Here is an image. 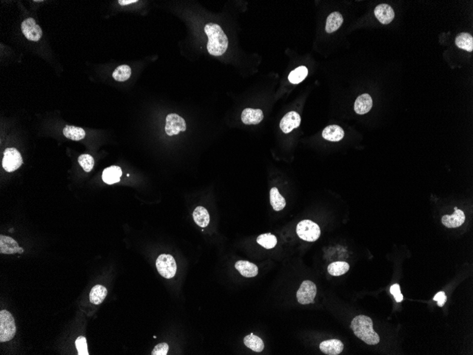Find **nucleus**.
<instances>
[{
    "mask_svg": "<svg viewBox=\"0 0 473 355\" xmlns=\"http://www.w3.org/2000/svg\"><path fill=\"white\" fill-rule=\"evenodd\" d=\"M204 32L208 38L207 50L214 56H220L226 52L228 48V38L220 26L213 23L206 24Z\"/></svg>",
    "mask_w": 473,
    "mask_h": 355,
    "instance_id": "obj_1",
    "label": "nucleus"
},
{
    "mask_svg": "<svg viewBox=\"0 0 473 355\" xmlns=\"http://www.w3.org/2000/svg\"><path fill=\"white\" fill-rule=\"evenodd\" d=\"M351 328L356 337L368 345H375L380 342V337L373 330L372 319L369 316H356L351 323Z\"/></svg>",
    "mask_w": 473,
    "mask_h": 355,
    "instance_id": "obj_2",
    "label": "nucleus"
},
{
    "mask_svg": "<svg viewBox=\"0 0 473 355\" xmlns=\"http://www.w3.org/2000/svg\"><path fill=\"white\" fill-rule=\"evenodd\" d=\"M16 333L15 319L7 310H2L0 312V342L10 341L15 337Z\"/></svg>",
    "mask_w": 473,
    "mask_h": 355,
    "instance_id": "obj_3",
    "label": "nucleus"
},
{
    "mask_svg": "<svg viewBox=\"0 0 473 355\" xmlns=\"http://www.w3.org/2000/svg\"><path fill=\"white\" fill-rule=\"evenodd\" d=\"M296 233L300 238L307 242L316 241L321 235L319 225L310 220H304L298 223Z\"/></svg>",
    "mask_w": 473,
    "mask_h": 355,
    "instance_id": "obj_4",
    "label": "nucleus"
},
{
    "mask_svg": "<svg viewBox=\"0 0 473 355\" xmlns=\"http://www.w3.org/2000/svg\"><path fill=\"white\" fill-rule=\"evenodd\" d=\"M156 267L160 275L166 279H171L177 272L175 260L170 254H160L156 261Z\"/></svg>",
    "mask_w": 473,
    "mask_h": 355,
    "instance_id": "obj_5",
    "label": "nucleus"
},
{
    "mask_svg": "<svg viewBox=\"0 0 473 355\" xmlns=\"http://www.w3.org/2000/svg\"><path fill=\"white\" fill-rule=\"evenodd\" d=\"M22 164V157L16 148H7L4 151L2 166L7 172H14Z\"/></svg>",
    "mask_w": 473,
    "mask_h": 355,
    "instance_id": "obj_6",
    "label": "nucleus"
},
{
    "mask_svg": "<svg viewBox=\"0 0 473 355\" xmlns=\"http://www.w3.org/2000/svg\"><path fill=\"white\" fill-rule=\"evenodd\" d=\"M317 294L316 285L311 281L305 280L301 284L296 297L298 303L302 305L314 303V299Z\"/></svg>",
    "mask_w": 473,
    "mask_h": 355,
    "instance_id": "obj_7",
    "label": "nucleus"
},
{
    "mask_svg": "<svg viewBox=\"0 0 473 355\" xmlns=\"http://www.w3.org/2000/svg\"><path fill=\"white\" fill-rule=\"evenodd\" d=\"M186 130V121L182 117L176 114H170L167 116L165 131L168 135L172 136Z\"/></svg>",
    "mask_w": 473,
    "mask_h": 355,
    "instance_id": "obj_8",
    "label": "nucleus"
},
{
    "mask_svg": "<svg viewBox=\"0 0 473 355\" xmlns=\"http://www.w3.org/2000/svg\"><path fill=\"white\" fill-rule=\"evenodd\" d=\"M21 31L28 40L34 42L39 41L42 36V29L35 23L33 18H29L23 21Z\"/></svg>",
    "mask_w": 473,
    "mask_h": 355,
    "instance_id": "obj_9",
    "label": "nucleus"
},
{
    "mask_svg": "<svg viewBox=\"0 0 473 355\" xmlns=\"http://www.w3.org/2000/svg\"><path fill=\"white\" fill-rule=\"evenodd\" d=\"M301 116L296 112H290L284 116L280 122V128L283 132L288 134L293 129L299 127L301 124Z\"/></svg>",
    "mask_w": 473,
    "mask_h": 355,
    "instance_id": "obj_10",
    "label": "nucleus"
},
{
    "mask_svg": "<svg viewBox=\"0 0 473 355\" xmlns=\"http://www.w3.org/2000/svg\"><path fill=\"white\" fill-rule=\"evenodd\" d=\"M23 253L24 249L18 246L16 240L8 236H0V253L1 254H15Z\"/></svg>",
    "mask_w": 473,
    "mask_h": 355,
    "instance_id": "obj_11",
    "label": "nucleus"
},
{
    "mask_svg": "<svg viewBox=\"0 0 473 355\" xmlns=\"http://www.w3.org/2000/svg\"><path fill=\"white\" fill-rule=\"evenodd\" d=\"M375 17L381 24H389L395 18V12L390 6L387 4H381L375 7Z\"/></svg>",
    "mask_w": 473,
    "mask_h": 355,
    "instance_id": "obj_12",
    "label": "nucleus"
},
{
    "mask_svg": "<svg viewBox=\"0 0 473 355\" xmlns=\"http://www.w3.org/2000/svg\"><path fill=\"white\" fill-rule=\"evenodd\" d=\"M455 211L452 215H445L442 217V223L447 228H454L460 227L464 223L465 216L464 212L461 210L454 208Z\"/></svg>",
    "mask_w": 473,
    "mask_h": 355,
    "instance_id": "obj_13",
    "label": "nucleus"
},
{
    "mask_svg": "<svg viewBox=\"0 0 473 355\" xmlns=\"http://www.w3.org/2000/svg\"><path fill=\"white\" fill-rule=\"evenodd\" d=\"M320 349L324 354L338 355L344 350V345L338 339H332L323 341L320 345Z\"/></svg>",
    "mask_w": 473,
    "mask_h": 355,
    "instance_id": "obj_14",
    "label": "nucleus"
},
{
    "mask_svg": "<svg viewBox=\"0 0 473 355\" xmlns=\"http://www.w3.org/2000/svg\"><path fill=\"white\" fill-rule=\"evenodd\" d=\"M242 121L246 125H256L264 118V114L261 109L247 108L242 113Z\"/></svg>",
    "mask_w": 473,
    "mask_h": 355,
    "instance_id": "obj_15",
    "label": "nucleus"
},
{
    "mask_svg": "<svg viewBox=\"0 0 473 355\" xmlns=\"http://www.w3.org/2000/svg\"><path fill=\"white\" fill-rule=\"evenodd\" d=\"M236 268L243 277L247 278L256 277L259 271L256 265L245 260L237 261Z\"/></svg>",
    "mask_w": 473,
    "mask_h": 355,
    "instance_id": "obj_16",
    "label": "nucleus"
},
{
    "mask_svg": "<svg viewBox=\"0 0 473 355\" xmlns=\"http://www.w3.org/2000/svg\"><path fill=\"white\" fill-rule=\"evenodd\" d=\"M372 100L369 94H363L356 99L355 104V110L360 115L366 114L372 109Z\"/></svg>",
    "mask_w": 473,
    "mask_h": 355,
    "instance_id": "obj_17",
    "label": "nucleus"
},
{
    "mask_svg": "<svg viewBox=\"0 0 473 355\" xmlns=\"http://www.w3.org/2000/svg\"><path fill=\"white\" fill-rule=\"evenodd\" d=\"M122 170L120 167L113 166L106 168L102 173V180L108 185H113L120 181Z\"/></svg>",
    "mask_w": 473,
    "mask_h": 355,
    "instance_id": "obj_18",
    "label": "nucleus"
},
{
    "mask_svg": "<svg viewBox=\"0 0 473 355\" xmlns=\"http://www.w3.org/2000/svg\"><path fill=\"white\" fill-rule=\"evenodd\" d=\"M322 137L330 141L338 142L344 138V131L338 125H331L323 130Z\"/></svg>",
    "mask_w": 473,
    "mask_h": 355,
    "instance_id": "obj_19",
    "label": "nucleus"
},
{
    "mask_svg": "<svg viewBox=\"0 0 473 355\" xmlns=\"http://www.w3.org/2000/svg\"><path fill=\"white\" fill-rule=\"evenodd\" d=\"M344 18L339 12H335L330 14L327 18L325 30L327 33L331 34L338 31L342 25Z\"/></svg>",
    "mask_w": 473,
    "mask_h": 355,
    "instance_id": "obj_20",
    "label": "nucleus"
},
{
    "mask_svg": "<svg viewBox=\"0 0 473 355\" xmlns=\"http://www.w3.org/2000/svg\"><path fill=\"white\" fill-rule=\"evenodd\" d=\"M193 218L195 223L202 228H205L209 224L210 215L206 208L203 206H198L195 208L193 213Z\"/></svg>",
    "mask_w": 473,
    "mask_h": 355,
    "instance_id": "obj_21",
    "label": "nucleus"
},
{
    "mask_svg": "<svg viewBox=\"0 0 473 355\" xmlns=\"http://www.w3.org/2000/svg\"><path fill=\"white\" fill-rule=\"evenodd\" d=\"M108 291L106 287L101 285H96L91 290L89 294V300L92 304L100 305L107 296Z\"/></svg>",
    "mask_w": 473,
    "mask_h": 355,
    "instance_id": "obj_22",
    "label": "nucleus"
},
{
    "mask_svg": "<svg viewBox=\"0 0 473 355\" xmlns=\"http://www.w3.org/2000/svg\"><path fill=\"white\" fill-rule=\"evenodd\" d=\"M270 202L272 207L276 211L284 209L287 204L285 199L280 194L279 189L276 187H273L270 189Z\"/></svg>",
    "mask_w": 473,
    "mask_h": 355,
    "instance_id": "obj_23",
    "label": "nucleus"
},
{
    "mask_svg": "<svg viewBox=\"0 0 473 355\" xmlns=\"http://www.w3.org/2000/svg\"><path fill=\"white\" fill-rule=\"evenodd\" d=\"M456 45L457 48L468 52L473 50V37L468 33L459 34L456 38Z\"/></svg>",
    "mask_w": 473,
    "mask_h": 355,
    "instance_id": "obj_24",
    "label": "nucleus"
},
{
    "mask_svg": "<svg viewBox=\"0 0 473 355\" xmlns=\"http://www.w3.org/2000/svg\"><path fill=\"white\" fill-rule=\"evenodd\" d=\"M244 343L248 348L251 349L256 353H261L264 348V342L260 338L253 336V333L246 336Z\"/></svg>",
    "mask_w": 473,
    "mask_h": 355,
    "instance_id": "obj_25",
    "label": "nucleus"
},
{
    "mask_svg": "<svg viewBox=\"0 0 473 355\" xmlns=\"http://www.w3.org/2000/svg\"><path fill=\"white\" fill-rule=\"evenodd\" d=\"M63 134L66 138L76 141L84 138L86 135L84 129L73 126H66L63 129Z\"/></svg>",
    "mask_w": 473,
    "mask_h": 355,
    "instance_id": "obj_26",
    "label": "nucleus"
},
{
    "mask_svg": "<svg viewBox=\"0 0 473 355\" xmlns=\"http://www.w3.org/2000/svg\"><path fill=\"white\" fill-rule=\"evenodd\" d=\"M349 264L346 262H335L331 263L327 268L328 272L332 276L338 277V276L343 275L346 274L349 270Z\"/></svg>",
    "mask_w": 473,
    "mask_h": 355,
    "instance_id": "obj_27",
    "label": "nucleus"
},
{
    "mask_svg": "<svg viewBox=\"0 0 473 355\" xmlns=\"http://www.w3.org/2000/svg\"><path fill=\"white\" fill-rule=\"evenodd\" d=\"M308 74V69L305 66H300L289 74L288 80L293 84H299L304 81Z\"/></svg>",
    "mask_w": 473,
    "mask_h": 355,
    "instance_id": "obj_28",
    "label": "nucleus"
},
{
    "mask_svg": "<svg viewBox=\"0 0 473 355\" xmlns=\"http://www.w3.org/2000/svg\"><path fill=\"white\" fill-rule=\"evenodd\" d=\"M131 75V68L127 65L118 66L114 70L112 76L114 80L118 82H125L130 78Z\"/></svg>",
    "mask_w": 473,
    "mask_h": 355,
    "instance_id": "obj_29",
    "label": "nucleus"
},
{
    "mask_svg": "<svg viewBox=\"0 0 473 355\" xmlns=\"http://www.w3.org/2000/svg\"><path fill=\"white\" fill-rule=\"evenodd\" d=\"M256 241L266 249H272L277 244V239H276V236L270 234L260 235L257 237Z\"/></svg>",
    "mask_w": 473,
    "mask_h": 355,
    "instance_id": "obj_30",
    "label": "nucleus"
},
{
    "mask_svg": "<svg viewBox=\"0 0 473 355\" xmlns=\"http://www.w3.org/2000/svg\"><path fill=\"white\" fill-rule=\"evenodd\" d=\"M78 163L86 172H89L93 169L94 160L92 155L83 154L78 157Z\"/></svg>",
    "mask_w": 473,
    "mask_h": 355,
    "instance_id": "obj_31",
    "label": "nucleus"
},
{
    "mask_svg": "<svg viewBox=\"0 0 473 355\" xmlns=\"http://www.w3.org/2000/svg\"><path fill=\"white\" fill-rule=\"evenodd\" d=\"M75 346L79 355H89L87 350V342L84 336H80L75 341Z\"/></svg>",
    "mask_w": 473,
    "mask_h": 355,
    "instance_id": "obj_32",
    "label": "nucleus"
},
{
    "mask_svg": "<svg viewBox=\"0 0 473 355\" xmlns=\"http://www.w3.org/2000/svg\"><path fill=\"white\" fill-rule=\"evenodd\" d=\"M169 351V345L165 342L158 344L152 350V355H166Z\"/></svg>",
    "mask_w": 473,
    "mask_h": 355,
    "instance_id": "obj_33",
    "label": "nucleus"
},
{
    "mask_svg": "<svg viewBox=\"0 0 473 355\" xmlns=\"http://www.w3.org/2000/svg\"><path fill=\"white\" fill-rule=\"evenodd\" d=\"M389 291H390L391 294L393 295L397 302H403L404 298H403V295L400 292V287L398 284H395V285H392L390 287Z\"/></svg>",
    "mask_w": 473,
    "mask_h": 355,
    "instance_id": "obj_34",
    "label": "nucleus"
},
{
    "mask_svg": "<svg viewBox=\"0 0 473 355\" xmlns=\"http://www.w3.org/2000/svg\"><path fill=\"white\" fill-rule=\"evenodd\" d=\"M434 301L437 302V304H438L439 306L443 307V305L446 304V301H447V297H446V295L443 291H439V292L437 293L434 297Z\"/></svg>",
    "mask_w": 473,
    "mask_h": 355,
    "instance_id": "obj_35",
    "label": "nucleus"
},
{
    "mask_svg": "<svg viewBox=\"0 0 473 355\" xmlns=\"http://www.w3.org/2000/svg\"><path fill=\"white\" fill-rule=\"evenodd\" d=\"M135 2H137V0H119L118 1L119 4L122 6L128 5Z\"/></svg>",
    "mask_w": 473,
    "mask_h": 355,
    "instance_id": "obj_36",
    "label": "nucleus"
}]
</instances>
